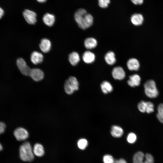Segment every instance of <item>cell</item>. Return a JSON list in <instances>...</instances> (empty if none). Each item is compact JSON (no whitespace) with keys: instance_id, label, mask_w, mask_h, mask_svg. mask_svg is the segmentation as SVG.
I'll return each mask as SVG.
<instances>
[{"instance_id":"6da1fadb","label":"cell","mask_w":163,"mask_h":163,"mask_svg":"<svg viewBox=\"0 0 163 163\" xmlns=\"http://www.w3.org/2000/svg\"><path fill=\"white\" fill-rule=\"evenodd\" d=\"M75 19L79 27L83 30L90 27L93 24V18L83 8L77 10L74 14Z\"/></svg>"},{"instance_id":"7a4b0ae2","label":"cell","mask_w":163,"mask_h":163,"mask_svg":"<svg viewBox=\"0 0 163 163\" xmlns=\"http://www.w3.org/2000/svg\"><path fill=\"white\" fill-rule=\"evenodd\" d=\"M33 149L28 142H24L19 148V155L21 160L25 161L30 162L34 159Z\"/></svg>"},{"instance_id":"3957f363","label":"cell","mask_w":163,"mask_h":163,"mask_svg":"<svg viewBox=\"0 0 163 163\" xmlns=\"http://www.w3.org/2000/svg\"><path fill=\"white\" fill-rule=\"evenodd\" d=\"M79 83L77 78L74 76H70L65 82L64 86L66 92L71 94L78 89Z\"/></svg>"},{"instance_id":"277c9868","label":"cell","mask_w":163,"mask_h":163,"mask_svg":"<svg viewBox=\"0 0 163 163\" xmlns=\"http://www.w3.org/2000/svg\"><path fill=\"white\" fill-rule=\"evenodd\" d=\"M145 92L146 95L151 98L157 97L158 92L155 82L152 80L147 81L144 84Z\"/></svg>"},{"instance_id":"5b68a950","label":"cell","mask_w":163,"mask_h":163,"mask_svg":"<svg viewBox=\"0 0 163 163\" xmlns=\"http://www.w3.org/2000/svg\"><path fill=\"white\" fill-rule=\"evenodd\" d=\"M133 161V163H154V159L149 153L144 154L141 152H138L134 155Z\"/></svg>"},{"instance_id":"8992f818","label":"cell","mask_w":163,"mask_h":163,"mask_svg":"<svg viewBox=\"0 0 163 163\" xmlns=\"http://www.w3.org/2000/svg\"><path fill=\"white\" fill-rule=\"evenodd\" d=\"M23 16L26 22L30 24H35L37 21L36 13L29 9H25L23 12Z\"/></svg>"},{"instance_id":"52a82bcc","label":"cell","mask_w":163,"mask_h":163,"mask_svg":"<svg viewBox=\"0 0 163 163\" xmlns=\"http://www.w3.org/2000/svg\"><path fill=\"white\" fill-rule=\"evenodd\" d=\"M17 65L21 72L25 75H29L31 70L27 65L26 62L22 58H19L17 60Z\"/></svg>"},{"instance_id":"ba28073f","label":"cell","mask_w":163,"mask_h":163,"mask_svg":"<svg viewBox=\"0 0 163 163\" xmlns=\"http://www.w3.org/2000/svg\"><path fill=\"white\" fill-rule=\"evenodd\" d=\"M14 135L18 141H22L26 140L29 136L28 131L22 127H18L14 130Z\"/></svg>"},{"instance_id":"9c48e42d","label":"cell","mask_w":163,"mask_h":163,"mask_svg":"<svg viewBox=\"0 0 163 163\" xmlns=\"http://www.w3.org/2000/svg\"><path fill=\"white\" fill-rule=\"evenodd\" d=\"M113 78L116 80H122L125 77V73L123 69L120 66L114 67L112 72Z\"/></svg>"},{"instance_id":"30bf717a","label":"cell","mask_w":163,"mask_h":163,"mask_svg":"<svg viewBox=\"0 0 163 163\" xmlns=\"http://www.w3.org/2000/svg\"><path fill=\"white\" fill-rule=\"evenodd\" d=\"M29 76L35 81H40L44 77V73L40 69L34 68L31 69Z\"/></svg>"},{"instance_id":"8fae6325","label":"cell","mask_w":163,"mask_h":163,"mask_svg":"<svg viewBox=\"0 0 163 163\" xmlns=\"http://www.w3.org/2000/svg\"><path fill=\"white\" fill-rule=\"evenodd\" d=\"M43 58V56L41 53L36 51L33 52L30 56V60L32 63L35 65L42 62Z\"/></svg>"},{"instance_id":"7c38bea8","label":"cell","mask_w":163,"mask_h":163,"mask_svg":"<svg viewBox=\"0 0 163 163\" xmlns=\"http://www.w3.org/2000/svg\"><path fill=\"white\" fill-rule=\"evenodd\" d=\"M40 48L43 53L49 52L50 50L51 44L50 40L46 38H43L41 40L39 45Z\"/></svg>"},{"instance_id":"4fadbf2b","label":"cell","mask_w":163,"mask_h":163,"mask_svg":"<svg viewBox=\"0 0 163 163\" xmlns=\"http://www.w3.org/2000/svg\"><path fill=\"white\" fill-rule=\"evenodd\" d=\"M141 78L137 74H135L129 77V79L127 81L128 85L131 87H134L138 86L140 84Z\"/></svg>"},{"instance_id":"5bb4252c","label":"cell","mask_w":163,"mask_h":163,"mask_svg":"<svg viewBox=\"0 0 163 163\" xmlns=\"http://www.w3.org/2000/svg\"><path fill=\"white\" fill-rule=\"evenodd\" d=\"M43 20L46 25L50 27L52 26L54 24L55 18L53 14L49 13H46L43 15Z\"/></svg>"},{"instance_id":"9a60e30c","label":"cell","mask_w":163,"mask_h":163,"mask_svg":"<svg viewBox=\"0 0 163 163\" xmlns=\"http://www.w3.org/2000/svg\"><path fill=\"white\" fill-rule=\"evenodd\" d=\"M82 57L84 62L87 64H90L94 61L95 57L93 53L89 51H87L83 53Z\"/></svg>"},{"instance_id":"2e32d148","label":"cell","mask_w":163,"mask_h":163,"mask_svg":"<svg viewBox=\"0 0 163 163\" xmlns=\"http://www.w3.org/2000/svg\"><path fill=\"white\" fill-rule=\"evenodd\" d=\"M127 66L128 69L131 71H137L140 66L139 61L134 58L130 59L128 61Z\"/></svg>"},{"instance_id":"e0dca14e","label":"cell","mask_w":163,"mask_h":163,"mask_svg":"<svg viewBox=\"0 0 163 163\" xmlns=\"http://www.w3.org/2000/svg\"><path fill=\"white\" fill-rule=\"evenodd\" d=\"M132 23L136 26L141 25L143 23L144 18L143 16L140 14L136 13L132 15L130 18Z\"/></svg>"},{"instance_id":"ac0fdd59","label":"cell","mask_w":163,"mask_h":163,"mask_svg":"<svg viewBox=\"0 0 163 163\" xmlns=\"http://www.w3.org/2000/svg\"><path fill=\"white\" fill-rule=\"evenodd\" d=\"M123 133V129L120 126L114 125L111 127L110 133L111 135L114 137H120L122 136Z\"/></svg>"},{"instance_id":"d6986e66","label":"cell","mask_w":163,"mask_h":163,"mask_svg":"<svg viewBox=\"0 0 163 163\" xmlns=\"http://www.w3.org/2000/svg\"><path fill=\"white\" fill-rule=\"evenodd\" d=\"M84 45L88 49H91L95 47L97 45L96 40L92 37L86 38L84 41Z\"/></svg>"},{"instance_id":"ffe728a7","label":"cell","mask_w":163,"mask_h":163,"mask_svg":"<svg viewBox=\"0 0 163 163\" xmlns=\"http://www.w3.org/2000/svg\"><path fill=\"white\" fill-rule=\"evenodd\" d=\"M34 155L38 157L43 156L44 154V150L43 146L38 143L34 145L33 149Z\"/></svg>"},{"instance_id":"44dd1931","label":"cell","mask_w":163,"mask_h":163,"mask_svg":"<svg viewBox=\"0 0 163 163\" xmlns=\"http://www.w3.org/2000/svg\"><path fill=\"white\" fill-rule=\"evenodd\" d=\"M80 60L79 54L76 52H73L69 54V60L70 64L73 66H75L79 62Z\"/></svg>"},{"instance_id":"7402d4cb","label":"cell","mask_w":163,"mask_h":163,"mask_svg":"<svg viewBox=\"0 0 163 163\" xmlns=\"http://www.w3.org/2000/svg\"><path fill=\"white\" fill-rule=\"evenodd\" d=\"M101 88L102 91L104 94L110 93L113 90L112 85L107 81H103L101 85Z\"/></svg>"},{"instance_id":"603a6c76","label":"cell","mask_w":163,"mask_h":163,"mask_svg":"<svg viewBox=\"0 0 163 163\" xmlns=\"http://www.w3.org/2000/svg\"><path fill=\"white\" fill-rule=\"evenodd\" d=\"M106 62L109 65L114 64L116 62L115 55L112 51H109L104 56Z\"/></svg>"},{"instance_id":"cb8c5ba5","label":"cell","mask_w":163,"mask_h":163,"mask_svg":"<svg viewBox=\"0 0 163 163\" xmlns=\"http://www.w3.org/2000/svg\"><path fill=\"white\" fill-rule=\"evenodd\" d=\"M88 145L87 140L85 139H79L77 142L78 147L81 149L84 150L87 147Z\"/></svg>"},{"instance_id":"d4e9b609","label":"cell","mask_w":163,"mask_h":163,"mask_svg":"<svg viewBox=\"0 0 163 163\" xmlns=\"http://www.w3.org/2000/svg\"><path fill=\"white\" fill-rule=\"evenodd\" d=\"M137 137L136 135L133 133H130L128 134L127 137L128 142L130 143H134L136 140Z\"/></svg>"},{"instance_id":"484cf974","label":"cell","mask_w":163,"mask_h":163,"mask_svg":"<svg viewBox=\"0 0 163 163\" xmlns=\"http://www.w3.org/2000/svg\"><path fill=\"white\" fill-rule=\"evenodd\" d=\"M154 106L152 103L151 102H146V112L149 113L154 111Z\"/></svg>"},{"instance_id":"4316f807","label":"cell","mask_w":163,"mask_h":163,"mask_svg":"<svg viewBox=\"0 0 163 163\" xmlns=\"http://www.w3.org/2000/svg\"><path fill=\"white\" fill-rule=\"evenodd\" d=\"M103 161L104 163H114L115 160L111 155H106L103 157Z\"/></svg>"},{"instance_id":"83f0119b","label":"cell","mask_w":163,"mask_h":163,"mask_svg":"<svg viewBox=\"0 0 163 163\" xmlns=\"http://www.w3.org/2000/svg\"><path fill=\"white\" fill-rule=\"evenodd\" d=\"M146 102L142 101L139 102L138 105L139 110L141 112H146Z\"/></svg>"},{"instance_id":"f1b7e54d","label":"cell","mask_w":163,"mask_h":163,"mask_svg":"<svg viewBox=\"0 0 163 163\" xmlns=\"http://www.w3.org/2000/svg\"><path fill=\"white\" fill-rule=\"evenodd\" d=\"M110 2V0H98L99 6L102 8H107Z\"/></svg>"},{"instance_id":"f546056e","label":"cell","mask_w":163,"mask_h":163,"mask_svg":"<svg viewBox=\"0 0 163 163\" xmlns=\"http://www.w3.org/2000/svg\"><path fill=\"white\" fill-rule=\"evenodd\" d=\"M158 114L163 116V104L161 103L159 105L157 108Z\"/></svg>"},{"instance_id":"4dcf8cb0","label":"cell","mask_w":163,"mask_h":163,"mask_svg":"<svg viewBox=\"0 0 163 163\" xmlns=\"http://www.w3.org/2000/svg\"><path fill=\"white\" fill-rule=\"evenodd\" d=\"M6 128L5 124L2 122H0V135L3 133L5 131Z\"/></svg>"},{"instance_id":"1f68e13d","label":"cell","mask_w":163,"mask_h":163,"mask_svg":"<svg viewBox=\"0 0 163 163\" xmlns=\"http://www.w3.org/2000/svg\"><path fill=\"white\" fill-rule=\"evenodd\" d=\"M144 0H131L132 2L135 5H141L142 4Z\"/></svg>"},{"instance_id":"d6a6232c","label":"cell","mask_w":163,"mask_h":163,"mask_svg":"<svg viewBox=\"0 0 163 163\" xmlns=\"http://www.w3.org/2000/svg\"><path fill=\"white\" fill-rule=\"evenodd\" d=\"M114 163H127L126 161L123 158L115 160Z\"/></svg>"},{"instance_id":"836d02e7","label":"cell","mask_w":163,"mask_h":163,"mask_svg":"<svg viewBox=\"0 0 163 163\" xmlns=\"http://www.w3.org/2000/svg\"><path fill=\"white\" fill-rule=\"evenodd\" d=\"M157 117L160 122L163 123V116L161 115L157 114Z\"/></svg>"},{"instance_id":"e575fe53","label":"cell","mask_w":163,"mask_h":163,"mask_svg":"<svg viewBox=\"0 0 163 163\" xmlns=\"http://www.w3.org/2000/svg\"><path fill=\"white\" fill-rule=\"evenodd\" d=\"M4 14L3 10L0 7V19L2 18Z\"/></svg>"},{"instance_id":"d590c367","label":"cell","mask_w":163,"mask_h":163,"mask_svg":"<svg viewBox=\"0 0 163 163\" xmlns=\"http://www.w3.org/2000/svg\"><path fill=\"white\" fill-rule=\"evenodd\" d=\"M37 2L40 3H44L47 0H36Z\"/></svg>"},{"instance_id":"8d00e7d4","label":"cell","mask_w":163,"mask_h":163,"mask_svg":"<svg viewBox=\"0 0 163 163\" xmlns=\"http://www.w3.org/2000/svg\"><path fill=\"white\" fill-rule=\"evenodd\" d=\"M3 149V147L2 144L0 143V151H2Z\"/></svg>"}]
</instances>
